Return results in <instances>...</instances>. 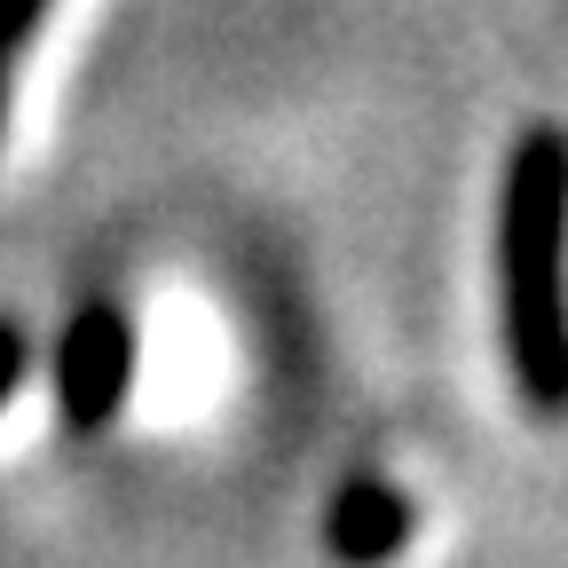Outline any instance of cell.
Masks as SVG:
<instances>
[{
  "instance_id": "3",
  "label": "cell",
  "mask_w": 568,
  "mask_h": 568,
  "mask_svg": "<svg viewBox=\"0 0 568 568\" xmlns=\"http://www.w3.org/2000/svg\"><path fill=\"white\" fill-rule=\"evenodd\" d=\"M324 545H332L339 568H387V560L410 545V497H403L395 481H379V474L347 481V489L332 497Z\"/></svg>"
},
{
  "instance_id": "4",
  "label": "cell",
  "mask_w": 568,
  "mask_h": 568,
  "mask_svg": "<svg viewBox=\"0 0 568 568\" xmlns=\"http://www.w3.org/2000/svg\"><path fill=\"white\" fill-rule=\"evenodd\" d=\"M40 17H48V0H0V134H9V95H17V63H24L32 32H40Z\"/></svg>"
},
{
  "instance_id": "2",
  "label": "cell",
  "mask_w": 568,
  "mask_h": 568,
  "mask_svg": "<svg viewBox=\"0 0 568 568\" xmlns=\"http://www.w3.org/2000/svg\"><path fill=\"white\" fill-rule=\"evenodd\" d=\"M126 387H134V316L119 301H88L55 347V403L80 435H95V426L119 418Z\"/></svg>"
},
{
  "instance_id": "1",
  "label": "cell",
  "mask_w": 568,
  "mask_h": 568,
  "mask_svg": "<svg viewBox=\"0 0 568 568\" xmlns=\"http://www.w3.org/2000/svg\"><path fill=\"white\" fill-rule=\"evenodd\" d=\"M560 205H568V166H560V126H529L521 151L506 159V197H497V293H506V355L529 410L568 403V347H560Z\"/></svg>"
},
{
  "instance_id": "5",
  "label": "cell",
  "mask_w": 568,
  "mask_h": 568,
  "mask_svg": "<svg viewBox=\"0 0 568 568\" xmlns=\"http://www.w3.org/2000/svg\"><path fill=\"white\" fill-rule=\"evenodd\" d=\"M17 379H24V332H17V324H0V403L17 395Z\"/></svg>"
}]
</instances>
